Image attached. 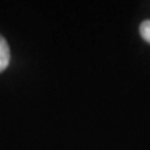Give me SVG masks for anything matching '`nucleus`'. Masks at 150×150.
<instances>
[{"label":"nucleus","mask_w":150,"mask_h":150,"mask_svg":"<svg viewBox=\"0 0 150 150\" xmlns=\"http://www.w3.org/2000/svg\"><path fill=\"white\" fill-rule=\"evenodd\" d=\"M10 63V47L6 42V39L0 35V72L7 68Z\"/></svg>","instance_id":"nucleus-1"},{"label":"nucleus","mask_w":150,"mask_h":150,"mask_svg":"<svg viewBox=\"0 0 150 150\" xmlns=\"http://www.w3.org/2000/svg\"><path fill=\"white\" fill-rule=\"evenodd\" d=\"M140 35H142V38L145 39L146 42L150 43V20L142 22V25H140Z\"/></svg>","instance_id":"nucleus-2"}]
</instances>
